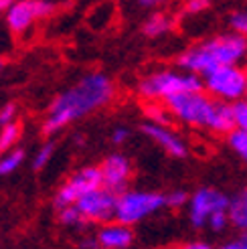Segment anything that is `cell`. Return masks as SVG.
I'll use <instances>...</instances> for the list:
<instances>
[{
  "instance_id": "cell-28",
  "label": "cell",
  "mask_w": 247,
  "mask_h": 249,
  "mask_svg": "<svg viewBox=\"0 0 247 249\" xmlns=\"http://www.w3.org/2000/svg\"><path fill=\"white\" fill-rule=\"evenodd\" d=\"M128 138H130V130H128L126 126H118V128H114V132H112V144L122 146V144H126V142H128Z\"/></svg>"
},
{
  "instance_id": "cell-26",
  "label": "cell",
  "mask_w": 247,
  "mask_h": 249,
  "mask_svg": "<svg viewBox=\"0 0 247 249\" xmlns=\"http://www.w3.org/2000/svg\"><path fill=\"white\" fill-rule=\"evenodd\" d=\"M207 8H209V2H205V0H191V2L182 6V15H201Z\"/></svg>"
},
{
  "instance_id": "cell-10",
  "label": "cell",
  "mask_w": 247,
  "mask_h": 249,
  "mask_svg": "<svg viewBox=\"0 0 247 249\" xmlns=\"http://www.w3.org/2000/svg\"><path fill=\"white\" fill-rule=\"evenodd\" d=\"M116 198L118 195L109 193L107 189H97L89 195H85L83 198H79L75 207L81 217L85 219V223H95V225H106V223L114 221V215H116Z\"/></svg>"
},
{
  "instance_id": "cell-31",
  "label": "cell",
  "mask_w": 247,
  "mask_h": 249,
  "mask_svg": "<svg viewBox=\"0 0 247 249\" xmlns=\"http://www.w3.org/2000/svg\"><path fill=\"white\" fill-rule=\"evenodd\" d=\"M10 4H12V2H10V0H0V12H6Z\"/></svg>"
},
{
  "instance_id": "cell-21",
  "label": "cell",
  "mask_w": 247,
  "mask_h": 249,
  "mask_svg": "<svg viewBox=\"0 0 247 249\" xmlns=\"http://www.w3.org/2000/svg\"><path fill=\"white\" fill-rule=\"evenodd\" d=\"M227 144H229V148L233 152H235L243 162L247 164V134L245 132H239V130H235L233 134H229L227 136Z\"/></svg>"
},
{
  "instance_id": "cell-9",
  "label": "cell",
  "mask_w": 247,
  "mask_h": 249,
  "mask_svg": "<svg viewBox=\"0 0 247 249\" xmlns=\"http://www.w3.org/2000/svg\"><path fill=\"white\" fill-rule=\"evenodd\" d=\"M57 4L47 0H18L4 12V22L12 35L27 33L36 20H43L55 12Z\"/></svg>"
},
{
  "instance_id": "cell-17",
  "label": "cell",
  "mask_w": 247,
  "mask_h": 249,
  "mask_svg": "<svg viewBox=\"0 0 247 249\" xmlns=\"http://www.w3.org/2000/svg\"><path fill=\"white\" fill-rule=\"evenodd\" d=\"M20 136H22V126L18 122L0 128V152H8L12 148H17Z\"/></svg>"
},
{
  "instance_id": "cell-11",
  "label": "cell",
  "mask_w": 247,
  "mask_h": 249,
  "mask_svg": "<svg viewBox=\"0 0 247 249\" xmlns=\"http://www.w3.org/2000/svg\"><path fill=\"white\" fill-rule=\"evenodd\" d=\"M100 172H102L104 189H107L109 193L120 195L124 191H128V184L132 178V162L128 156H124L120 152L106 156L104 162L100 164Z\"/></svg>"
},
{
  "instance_id": "cell-30",
  "label": "cell",
  "mask_w": 247,
  "mask_h": 249,
  "mask_svg": "<svg viewBox=\"0 0 247 249\" xmlns=\"http://www.w3.org/2000/svg\"><path fill=\"white\" fill-rule=\"evenodd\" d=\"M182 249H217L215 245H211V243H207V241H191V243H187Z\"/></svg>"
},
{
  "instance_id": "cell-22",
  "label": "cell",
  "mask_w": 247,
  "mask_h": 249,
  "mask_svg": "<svg viewBox=\"0 0 247 249\" xmlns=\"http://www.w3.org/2000/svg\"><path fill=\"white\" fill-rule=\"evenodd\" d=\"M53 154H55V144L53 142H45L33 156V168L35 170H43L49 162H51Z\"/></svg>"
},
{
  "instance_id": "cell-25",
  "label": "cell",
  "mask_w": 247,
  "mask_h": 249,
  "mask_svg": "<svg viewBox=\"0 0 247 249\" xmlns=\"http://www.w3.org/2000/svg\"><path fill=\"white\" fill-rule=\"evenodd\" d=\"M233 109H235V124H237V130L247 134V102L243 99V102H239V104L233 106Z\"/></svg>"
},
{
  "instance_id": "cell-20",
  "label": "cell",
  "mask_w": 247,
  "mask_h": 249,
  "mask_svg": "<svg viewBox=\"0 0 247 249\" xmlns=\"http://www.w3.org/2000/svg\"><path fill=\"white\" fill-rule=\"evenodd\" d=\"M229 29H231V33L247 39V6L231 12L229 15Z\"/></svg>"
},
{
  "instance_id": "cell-33",
  "label": "cell",
  "mask_w": 247,
  "mask_h": 249,
  "mask_svg": "<svg viewBox=\"0 0 247 249\" xmlns=\"http://www.w3.org/2000/svg\"><path fill=\"white\" fill-rule=\"evenodd\" d=\"M245 73H247V63H245ZM245 102H247V95H245Z\"/></svg>"
},
{
  "instance_id": "cell-29",
  "label": "cell",
  "mask_w": 247,
  "mask_h": 249,
  "mask_svg": "<svg viewBox=\"0 0 247 249\" xmlns=\"http://www.w3.org/2000/svg\"><path fill=\"white\" fill-rule=\"evenodd\" d=\"M217 249H247V245L243 243L241 237H237V239H233V241H227L223 245H219Z\"/></svg>"
},
{
  "instance_id": "cell-18",
  "label": "cell",
  "mask_w": 247,
  "mask_h": 249,
  "mask_svg": "<svg viewBox=\"0 0 247 249\" xmlns=\"http://www.w3.org/2000/svg\"><path fill=\"white\" fill-rule=\"evenodd\" d=\"M144 116H146V122L158 124V126H168L170 118H172L164 104H146L144 106Z\"/></svg>"
},
{
  "instance_id": "cell-13",
  "label": "cell",
  "mask_w": 247,
  "mask_h": 249,
  "mask_svg": "<svg viewBox=\"0 0 247 249\" xmlns=\"http://www.w3.org/2000/svg\"><path fill=\"white\" fill-rule=\"evenodd\" d=\"M134 241L132 227L122 225L118 221H109L95 233L97 249H128Z\"/></svg>"
},
{
  "instance_id": "cell-23",
  "label": "cell",
  "mask_w": 247,
  "mask_h": 249,
  "mask_svg": "<svg viewBox=\"0 0 247 249\" xmlns=\"http://www.w3.org/2000/svg\"><path fill=\"white\" fill-rule=\"evenodd\" d=\"M189 198L191 195L189 193H184V191H170L166 195V207L168 209H182L184 205H189Z\"/></svg>"
},
{
  "instance_id": "cell-34",
  "label": "cell",
  "mask_w": 247,
  "mask_h": 249,
  "mask_svg": "<svg viewBox=\"0 0 247 249\" xmlns=\"http://www.w3.org/2000/svg\"><path fill=\"white\" fill-rule=\"evenodd\" d=\"M168 249H182V247H168Z\"/></svg>"
},
{
  "instance_id": "cell-2",
  "label": "cell",
  "mask_w": 247,
  "mask_h": 249,
  "mask_svg": "<svg viewBox=\"0 0 247 249\" xmlns=\"http://www.w3.org/2000/svg\"><path fill=\"white\" fill-rule=\"evenodd\" d=\"M247 63V39L235 33H219L196 43L178 55L176 65L180 71L196 77H207L223 67Z\"/></svg>"
},
{
  "instance_id": "cell-7",
  "label": "cell",
  "mask_w": 247,
  "mask_h": 249,
  "mask_svg": "<svg viewBox=\"0 0 247 249\" xmlns=\"http://www.w3.org/2000/svg\"><path fill=\"white\" fill-rule=\"evenodd\" d=\"M102 172L100 166H83L77 172H73L71 177L59 186L55 196H53V205L57 211L67 209L77 205L79 198L85 195H89L97 189H102Z\"/></svg>"
},
{
  "instance_id": "cell-24",
  "label": "cell",
  "mask_w": 247,
  "mask_h": 249,
  "mask_svg": "<svg viewBox=\"0 0 247 249\" xmlns=\"http://www.w3.org/2000/svg\"><path fill=\"white\" fill-rule=\"evenodd\" d=\"M17 114H18V107L15 102H8L0 107V128L8 126V124H15L17 122Z\"/></svg>"
},
{
  "instance_id": "cell-5",
  "label": "cell",
  "mask_w": 247,
  "mask_h": 249,
  "mask_svg": "<svg viewBox=\"0 0 247 249\" xmlns=\"http://www.w3.org/2000/svg\"><path fill=\"white\" fill-rule=\"evenodd\" d=\"M166 207V195L156 191H124L116 198L114 221L126 227H134L136 223L156 215Z\"/></svg>"
},
{
  "instance_id": "cell-8",
  "label": "cell",
  "mask_w": 247,
  "mask_h": 249,
  "mask_svg": "<svg viewBox=\"0 0 247 249\" xmlns=\"http://www.w3.org/2000/svg\"><path fill=\"white\" fill-rule=\"evenodd\" d=\"M229 205L231 196H227L223 191L215 189V186H201L189 198V221L196 229L207 227L215 215L229 213Z\"/></svg>"
},
{
  "instance_id": "cell-35",
  "label": "cell",
  "mask_w": 247,
  "mask_h": 249,
  "mask_svg": "<svg viewBox=\"0 0 247 249\" xmlns=\"http://www.w3.org/2000/svg\"><path fill=\"white\" fill-rule=\"evenodd\" d=\"M0 154H2V152H0Z\"/></svg>"
},
{
  "instance_id": "cell-3",
  "label": "cell",
  "mask_w": 247,
  "mask_h": 249,
  "mask_svg": "<svg viewBox=\"0 0 247 249\" xmlns=\"http://www.w3.org/2000/svg\"><path fill=\"white\" fill-rule=\"evenodd\" d=\"M203 91V79L180 69H158L138 83V93L146 104H166L184 93Z\"/></svg>"
},
{
  "instance_id": "cell-6",
  "label": "cell",
  "mask_w": 247,
  "mask_h": 249,
  "mask_svg": "<svg viewBox=\"0 0 247 249\" xmlns=\"http://www.w3.org/2000/svg\"><path fill=\"white\" fill-rule=\"evenodd\" d=\"M203 91L215 102L235 106L247 95V73L243 65L223 67L203 77Z\"/></svg>"
},
{
  "instance_id": "cell-4",
  "label": "cell",
  "mask_w": 247,
  "mask_h": 249,
  "mask_svg": "<svg viewBox=\"0 0 247 249\" xmlns=\"http://www.w3.org/2000/svg\"><path fill=\"white\" fill-rule=\"evenodd\" d=\"M170 116L178 120L180 124L196 130H211V124L215 120L219 102L205 91H194V93H184L164 104Z\"/></svg>"
},
{
  "instance_id": "cell-14",
  "label": "cell",
  "mask_w": 247,
  "mask_h": 249,
  "mask_svg": "<svg viewBox=\"0 0 247 249\" xmlns=\"http://www.w3.org/2000/svg\"><path fill=\"white\" fill-rule=\"evenodd\" d=\"M175 27V18L166 12H152L150 17H146V20L142 22V33L148 36V39H158L166 33L172 31Z\"/></svg>"
},
{
  "instance_id": "cell-19",
  "label": "cell",
  "mask_w": 247,
  "mask_h": 249,
  "mask_svg": "<svg viewBox=\"0 0 247 249\" xmlns=\"http://www.w3.org/2000/svg\"><path fill=\"white\" fill-rule=\"evenodd\" d=\"M57 219H59L61 225L71 227V229H83L85 225H88L85 219L81 217V213H79L75 207H67V209L57 211Z\"/></svg>"
},
{
  "instance_id": "cell-16",
  "label": "cell",
  "mask_w": 247,
  "mask_h": 249,
  "mask_svg": "<svg viewBox=\"0 0 247 249\" xmlns=\"http://www.w3.org/2000/svg\"><path fill=\"white\" fill-rule=\"evenodd\" d=\"M24 158H27V154H24L22 148H12V150L8 152H2L0 154V177H8V174H15L20 164L24 162Z\"/></svg>"
},
{
  "instance_id": "cell-12",
  "label": "cell",
  "mask_w": 247,
  "mask_h": 249,
  "mask_svg": "<svg viewBox=\"0 0 247 249\" xmlns=\"http://www.w3.org/2000/svg\"><path fill=\"white\" fill-rule=\"evenodd\" d=\"M142 132L150 138L154 144L162 148V152L170 158H187L189 156V144L180 138V134L175 132L170 126H158V124L144 122Z\"/></svg>"
},
{
  "instance_id": "cell-32",
  "label": "cell",
  "mask_w": 247,
  "mask_h": 249,
  "mask_svg": "<svg viewBox=\"0 0 247 249\" xmlns=\"http://www.w3.org/2000/svg\"><path fill=\"white\" fill-rule=\"evenodd\" d=\"M2 69H4V61H2V59H0V71H2Z\"/></svg>"
},
{
  "instance_id": "cell-1",
  "label": "cell",
  "mask_w": 247,
  "mask_h": 249,
  "mask_svg": "<svg viewBox=\"0 0 247 249\" xmlns=\"http://www.w3.org/2000/svg\"><path fill=\"white\" fill-rule=\"evenodd\" d=\"M114 81L102 71H91L79 77L71 87L61 91L47 109L43 134L53 136L85 116L102 109L114 99Z\"/></svg>"
},
{
  "instance_id": "cell-15",
  "label": "cell",
  "mask_w": 247,
  "mask_h": 249,
  "mask_svg": "<svg viewBox=\"0 0 247 249\" xmlns=\"http://www.w3.org/2000/svg\"><path fill=\"white\" fill-rule=\"evenodd\" d=\"M229 221L231 225L247 233V186L241 189L235 196L231 198V205H229Z\"/></svg>"
},
{
  "instance_id": "cell-27",
  "label": "cell",
  "mask_w": 247,
  "mask_h": 249,
  "mask_svg": "<svg viewBox=\"0 0 247 249\" xmlns=\"http://www.w3.org/2000/svg\"><path fill=\"white\" fill-rule=\"evenodd\" d=\"M231 225V221H229V213H219V215H215L211 221H209V229H213V231H223V229H227Z\"/></svg>"
}]
</instances>
